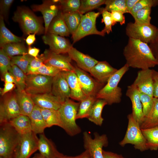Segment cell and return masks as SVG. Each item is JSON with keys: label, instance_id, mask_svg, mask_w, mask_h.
Returning a JSON list of instances; mask_svg holds the SVG:
<instances>
[{"label": "cell", "instance_id": "be15d7a7", "mask_svg": "<svg viewBox=\"0 0 158 158\" xmlns=\"http://www.w3.org/2000/svg\"><path fill=\"white\" fill-rule=\"evenodd\" d=\"M78 155L75 156H68L64 155L62 157L60 158H78Z\"/></svg>", "mask_w": 158, "mask_h": 158}, {"label": "cell", "instance_id": "52a82bcc", "mask_svg": "<svg viewBox=\"0 0 158 158\" xmlns=\"http://www.w3.org/2000/svg\"><path fill=\"white\" fill-rule=\"evenodd\" d=\"M126 33L129 38L150 44L157 38L158 28L151 23L140 25L130 22L126 26Z\"/></svg>", "mask_w": 158, "mask_h": 158}, {"label": "cell", "instance_id": "f35d334b", "mask_svg": "<svg viewBox=\"0 0 158 158\" xmlns=\"http://www.w3.org/2000/svg\"><path fill=\"white\" fill-rule=\"evenodd\" d=\"M105 1V0H81L78 11L83 15L104 4Z\"/></svg>", "mask_w": 158, "mask_h": 158}, {"label": "cell", "instance_id": "9c48e42d", "mask_svg": "<svg viewBox=\"0 0 158 158\" xmlns=\"http://www.w3.org/2000/svg\"><path fill=\"white\" fill-rule=\"evenodd\" d=\"M53 78L39 74L26 75L25 90L31 95L51 93Z\"/></svg>", "mask_w": 158, "mask_h": 158}, {"label": "cell", "instance_id": "277c9868", "mask_svg": "<svg viewBox=\"0 0 158 158\" xmlns=\"http://www.w3.org/2000/svg\"><path fill=\"white\" fill-rule=\"evenodd\" d=\"M80 102H75L69 99L63 102L58 110L60 115L61 127L71 136L76 135L81 129L76 123Z\"/></svg>", "mask_w": 158, "mask_h": 158}, {"label": "cell", "instance_id": "d4e9b609", "mask_svg": "<svg viewBox=\"0 0 158 158\" xmlns=\"http://www.w3.org/2000/svg\"><path fill=\"white\" fill-rule=\"evenodd\" d=\"M17 102L21 114L29 116L35 106L31 95L25 90H15Z\"/></svg>", "mask_w": 158, "mask_h": 158}, {"label": "cell", "instance_id": "836d02e7", "mask_svg": "<svg viewBox=\"0 0 158 158\" xmlns=\"http://www.w3.org/2000/svg\"><path fill=\"white\" fill-rule=\"evenodd\" d=\"M147 142L148 149H158V126L152 128L141 129Z\"/></svg>", "mask_w": 158, "mask_h": 158}, {"label": "cell", "instance_id": "e7e4bbea", "mask_svg": "<svg viewBox=\"0 0 158 158\" xmlns=\"http://www.w3.org/2000/svg\"><path fill=\"white\" fill-rule=\"evenodd\" d=\"M118 158H125L123 157L121 155L118 154Z\"/></svg>", "mask_w": 158, "mask_h": 158}, {"label": "cell", "instance_id": "5b68a950", "mask_svg": "<svg viewBox=\"0 0 158 158\" xmlns=\"http://www.w3.org/2000/svg\"><path fill=\"white\" fill-rule=\"evenodd\" d=\"M0 125V156L13 157L21 135L8 122Z\"/></svg>", "mask_w": 158, "mask_h": 158}, {"label": "cell", "instance_id": "cb8c5ba5", "mask_svg": "<svg viewBox=\"0 0 158 158\" xmlns=\"http://www.w3.org/2000/svg\"><path fill=\"white\" fill-rule=\"evenodd\" d=\"M71 90L70 98L79 102L86 97L83 93L78 78L74 72L62 71Z\"/></svg>", "mask_w": 158, "mask_h": 158}, {"label": "cell", "instance_id": "2e32d148", "mask_svg": "<svg viewBox=\"0 0 158 158\" xmlns=\"http://www.w3.org/2000/svg\"><path fill=\"white\" fill-rule=\"evenodd\" d=\"M42 39L51 51L57 54L68 53L73 47L67 39L58 35L47 33L42 36Z\"/></svg>", "mask_w": 158, "mask_h": 158}, {"label": "cell", "instance_id": "d6986e66", "mask_svg": "<svg viewBox=\"0 0 158 158\" xmlns=\"http://www.w3.org/2000/svg\"><path fill=\"white\" fill-rule=\"evenodd\" d=\"M126 95L130 98L132 103V114L140 126L144 117L140 99V92L137 87L132 84L128 86Z\"/></svg>", "mask_w": 158, "mask_h": 158}, {"label": "cell", "instance_id": "60d3db41", "mask_svg": "<svg viewBox=\"0 0 158 158\" xmlns=\"http://www.w3.org/2000/svg\"><path fill=\"white\" fill-rule=\"evenodd\" d=\"M104 9L110 12L112 11L128 13L126 6L125 0H106Z\"/></svg>", "mask_w": 158, "mask_h": 158}, {"label": "cell", "instance_id": "f1b7e54d", "mask_svg": "<svg viewBox=\"0 0 158 158\" xmlns=\"http://www.w3.org/2000/svg\"><path fill=\"white\" fill-rule=\"evenodd\" d=\"M23 39L12 33L6 27L4 18L0 16V46L1 48L8 44L22 42Z\"/></svg>", "mask_w": 158, "mask_h": 158}, {"label": "cell", "instance_id": "ac0fdd59", "mask_svg": "<svg viewBox=\"0 0 158 158\" xmlns=\"http://www.w3.org/2000/svg\"><path fill=\"white\" fill-rule=\"evenodd\" d=\"M133 84L140 92L154 97L152 69L148 68L139 71Z\"/></svg>", "mask_w": 158, "mask_h": 158}, {"label": "cell", "instance_id": "5bb4252c", "mask_svg": "<svg viewBox=\"0 0 158 158\" xmlns=\"http://www.w3.org/2000/svg\"><path fill=\"white\" fill-rule=\"evenodd\" d=\"M34 11H40L43 15L45 23L44 35L47 34L49 26L54 18L61 10L59 0H44L40 5L31 6Z\"/></svg>", "mask_w": 158, "mask_h": 158}, {"label": "cell", "instance_id": "9a60e30c", "mask_svg": "<svg viewBox=\"0 0 158 158\" xmlns=\"http://www.w3.org/2000/svg\"><path fill=\"white\" fill-rule=\"evenodd\" d=\"M44 64L51 66L60 71L74 72V66L71 63V59L66 56L46 49L43 54Z\"/></svg>", "mask_w": 158, "mask_h": 158}, {"label": "cell", "instance_id": "7bdbcfd3", "mask_svg": "<svg viewBox=\"0 0 158 158\" xmlns=\"http://www.w3.org/2000/svg\"><path fill=\"white\" fill-rule=\"evenodd\" d=\"M101 12L102 16V21L104 23L105 27L102 31L105 34H109L112 31V26L116 23L113 20L111 13L105 10L104 8L102 9Z\"/></svg>", "mask_w": 158, "mask_h": 158}, {"label": "cell", "instance_id": "9f6ffc18", "mask_svg": "<svg viewBox=\"0 0 158 158\" xmlns=\"http://www.w3.org/2000/svg\"><path fill=\"white\" fill-rule=\"evenodd\" d=\"M2 76L4 82L13 83L15 84V81L13 75L9 72L6 73Z\"/></svg>", "mask_w": 158, "mask_h": 158}, {"label": "cell", "instance_id": "e0dca14e", "mask_svg": "<svg viewBox=\"0 0 158 158\" xmlns=\"http://www.w3.org/2000/svg\"><path fill=\"white\" fill-rule=\"evenodd\" d=\"M51 93L62 103L70 98V89L62 71L53 77Z\"/></svg>", "mask_w": 158, "mask_h": 158}, {"label": "cell", "instance_id": "8fae6325", "mask_svg": "<svg viewBox=\"0 0 158 158\" xmlns=\"http://www.w3.org/2000/svg\"><path fill=\"white\" fill-rule=\"evenodd\" d=\"M39 138L32 131L21 135L19 142L14 151V158H29L38 150Z\"/></svg>", "mask_w": 158, "mask_h": 158}, {"label": "cell", "instance_id": "f546056e", "mask_svg": "<svg viewBox=\"0 0 158 158\" xmlns=\"http://www.w3.org/2000/svg\"><path fill=\"white\" fill-rule=\"evenodd\" d=\"M107 104V102L101 99H97L94 104L87 118L91 122L97 125L101 126L104 120L102 114L104 106Z\"/></svg>", "mask_w": 158, "mask_h": 158}, {"label": "cell", "instance_id": "d6a6232c", "mask_svg": "<svg viewBox=\"0 0 158 158\" xmlns=\"http://www.w3.org/2000/svg\"><path fill=\"white\" fill-rule=\"evenodd\" d=\"M40 109L47 128L53 126L61 127V119L58 110L41 108Z\"/></svg>", "mask_w": 158, "mask_h": 158}, {"label": "cell", "instance_id": "7402d4cb", "mask_svg": "<svg viewBox=\"0 0 158 158\" xmlns=\"http://www.w3.org/2000/svg\"><path fill=\"white\" fill-rule=\"evenodd\" d=\"M31 97L35 105L41 108L58 110L62 103L51 93L32 95Z\"/></svg>", "mask_w": 158, "mask_h": 158}, {"label": "cell", "instance_id": "f5cc1de1", "mask_svg": "<svg viewBox=\"0 0 158 158\" xmlns=\"http://www.w3.org/2000/svg\"><path fill=\"white\" fill-rule=\"evenodd\" d=\"M4 87L0 89V94L2 96L12 92L15 88L16 84L13 83L4 82Z\"/></svg>", "mask_w": 158, "mask_h": 158}, {"label": "cell", "instance_id": "91938a15", "mask_svg": "<svg viewBox=\"0 0 158 158\" xmlns=\"http://www.w3.org/2000/svg\"><path fill=\"white\" fill-rule=\"evenodd\" d=\"M104 158H118V154L114 153L103 150Z\"/></svg>", "mask_w": 158, "mask_h": 158}, {"label": "cell", "instance_id": "83f0119b", "mask_svg": "<svg viewBox=\"0 0 158 158\" xmlns=\"http://www.w3.org/2000/svg\"><path fill=\"white\" fill-rule=\"evenodd\" d=\"M8 122L21 135L32 131L30 119L27 116L21 114L11 119Z\"/></svg>", "mask_w": 158, "mask_h": 158}, {"label": "cell", "instance_id": "3957f363", "mask_svg": "<svg viewBox=\"0 0 158 158\" xmlns=\"http://www.w3.org/2000/svg\"><path fill=\"white\" fill-rule=\"evenodd\" d=\"M12 18L14 21L19 23L25 35L44 33L45 28L43 26L42 20L27 7H18Z\"/></svg>", "mask_w": 158, "mask_h": 158}, {"label": "cell", "instance_id": "1f68e13d", "mask_svg": "<svg viewBox=\"0 0 158 158\" xmlns=\"http://www.w3.org/2000/svg\"><path fill=\"white\" fill-rule=\"evenodd\" d=\"M63 13L64 20L70 33L73 35L79 26L83 15L78 11Z\"/></svg>", "mask_w": 158, "mask_h": 158}, {"label": "cell", "instance_id": "f907efd6", "mask_svg": "<svg viewBox=\"0 0 158 158\" xmlns=\"http://www.w3.org/2000/svg\"><path fill=\"white\" fill-rule=\"evenodd\" d=\"M111 13L112 19L116 23H119L121 25L125 23V19L124 13L118 11H112Z\"/></svg>", "mask_w": 158, "mask_h": 158}, {"label": "cell", "instance_id": "11a10c76", "mask_svg": "<svg viewBox=\"0 0 158 158\" xmlns=\"http://www.w3.org/2000/svg\"><path fill=\"white\" fill-rule=\"evenodd\" d=\"M40 50L35 47H32L30 46H28V54L35 58H37L39 56L38 54Z\"/></svg>", "mask_w": 158, "mask_h": 158}, {"label": "cell", "instance_id": "db71d44e", "mask_svg": "<svg viewBox=\"0 0 158 158\" xmlns=\"http://www.w3.org/2000/svg\"><path fill=\"white\" fill-rule=\"evenodd\" d=\"M149 46L154 56L158 60V37L154 42L150 44Z\"/></svg>", "mask_w": 158, "mask_h": 158}, {"label": "cell", "instance_id": "8d00e7d4", "mask_svg": "<svg viewBox=\"0 0 158 158\" xmlns=\"http://www.w3.org/2000/svg\"><path fill=\"white\" fill-rule=\"evenodd\" d=\"M8 71L14 78L17 89L19 90H25L26 75L18 67L15 65H11Z\"/></svg>", "mask_w": 158, "mask_h": 158}, {"label": "cell", "instance_id": "e575fe53", "mask_svg": "<svg viewBox=\"0 0 158 158\" xmlns=\"http://www.w3.org/2000/svg\"><path fill=\"white\" fill-rule=\"evenodd\" d=\"M97 99L96 96H87L80 102L76 119L87 118Z\"/></svg>", "mask_w": 158, "mask_h": 158}, {"label": "cell", "instance_id": "4fadbf2b", "mask_svg": "<svg viewBox=\"0 0 158 158\" xmlns=\"http://www.w3.org/2000/svg\"><path fill=\"white\" fill-rule=\"evenodd\" d=\"M74 67V72L85 95L86 96H96L97 93L104 86V84L93 79L86 71L77 66Z\"/></svg>", "mask_w": 158, "mask_h": 158}, {"label": "cell", "instance_id": "ba28073f", "mask_svg": "<svg viewBox=\"0 0 158 158\" xmlns=\"http://www.w3.org/2000/svg\"><path fill=\"white\" fill-rule=\"evenodd\" d=\"M100 14V12L90 11L83 15L77 29L72 35L73 43L90 35L104 36L105 34L102 30H98L96 27V19Z\"/></svg>", "mask_w": 158, "mask_h": 158}, {"label": "cell", "instance_id": "7c38bea8", "mask_svg": "<svg viewBox=\"0 0 158 158\" xmlns=\"http://www.w3.org/2000/svg\"><path fill=\"white\" fill-rule=\"evenodd\" d=\"M84 146L93 158H104L102 149L103 147L108 144V138L105 134L99 135L97 133H94L92 138L87 132L83 133Z\"/></svg>", "mask_w": 158, "mask_h": 158}, {"label": "cell", "instance_id": "ee69618b", "mask_svg": "<svg viewBox=\"0 0 158 158\" xmlns=\"http://www.w3.org/2000/svg\"><path fill=\"white\" fill-rule=\"evenodd\" d=\"M140 97L142 105L143 113L145 117L148 115L151 109L154 97L140 92Z\"/></svg>", "mask_w": 158, "mask_h": 158}, {"label": "cell", "instance_id": "ab89813d", "mask_svg": "<svg viewBox=\"0 0 158 158\" xmlns=\"http://www.w3.org/2000/svg\"><path fill=\"white\" fill-rule=\"evenodd\" d=\"M152 7H147L137 12L133 17L135 23L140 25L150 23V13Z\"/></svg>", "mask_w": 158, "mask_h": 158}, {"label": "cell", "instance_id": "f6af8a7d", "mask_svg": "<svg viewBox=\"0 0 158 158\" xmlns=\"http://www.w3.org/2000/svg\"><path fill=\"white\" fill-rule=\"evenodd\" d=\"M158 5V0H139L130 12L133 16L139 10L147 7H152Z\"/></svg>", "mask_w": 158, "mask_h": 158}, {"label": "cell", "instance_id": "4316f807", "mask_svg": "<svg viewBox=\"0 0 158 158\" xmlns=\"http://www.w3.org/2000/svg\"><path fill=\"white\" fill-rule=\"evenodd\" d=\"M29 117L32 131L36 134L43 133L47 127L42 114L40 108L35 105Z\"/></svg>", "mask_w": 158, "mask_h": 158}, {"label": "cell", "instance_id": "4dcf8cb0", "mask_svg": "<svg viewBox=\"0 0 158 158\" xmlns=\"http://www.w3.org/2000/svg\"><path fill=\"white\" fill-rule=\"evenodd\" d=\"M158 126V98L153 97L151 109L144 117L140 125L141 129H147Z\"/></svg>", "mask_w": 158, "mask_h": 158}, {"label": "cell", "instance_id": "680465c9", "mask_svg": "<svg viewBox=\"0 0 158 158\" xmlns=\"http://www.w3.org/2000/svg\"><path fill=\"white\" fill-rule=\"evenodd\" d=\"M35 34H32L29 35L25 40L26 44L28 46L32 44L36 40Z\"/></svg>", "mask_w": 158, "mask_h": 158}, {"label": "cell", "instance_id": "bcb514c9", "mask_svg": "<svg viewBox=\"0 0 158 158\" xmlns=\"http://www.w3.org/2000/svg\"><path fill=\"white\" fill-rule=\"evenodd\" d=\"M11 66V58L3 49L0 50V70L2 76L8 71Z\"/></svg>", "mask_w": 158, "mask_h": 158}, {"label": "cell", "instance_id": "94428289", "mask_svg": "<svg viewBox=\"0 0 158 158\" xmlns=\"http://www.w3.org/2000/svg\"><path fill=\"white\" fill-rule=\"evenodd\" d=\"M78 158H93L88 151H85L80 155H78Z\"/></svg>", "mask_w": 158, "mask_h": 158}, {"label": "cell", "instance_id": "ffe728a7", "mask_svg": "<svg viewBox=\"0 0 158 158\" xmlns=\"http://www.w3.org/2000/svg\"><path fill=\"white\" fill-rule=\"evenodd\" d=\"M117 70L106 61H99L90 73L98 82L104 84Z\"/></svg>", "mask_w": 158, "mask_h": 158}, {"label": "cell", "instance_id": "681fc988", "mask_svg": "<svg viewBox=\"0 0 158 158\" xmlns=\"http://www.w3.org/2000/svg\"><path fill=\"white\" fill-rule=\"evenodd\" d=\"M13 1V0L0 1V15L2 16L6 20L8 18L9 9Z\"/></svg>", "mask_w": 158, "mask_h": 158}, {"label": "cell", "instance_id": "816d5d0a", "mask_svg": "<svg viewBox=\"0 0 158 158\" xmlns=\"http://www.w3.org/2000/svg\"><path fill=\"white\" fill-rule=\"evenodd\" d=\"M153 97L158 98V72L152 69Z\"/></svg>", "mask_w": 158, "mask_h": 158}, {"label": "cell", "instance_id": "8992f818", "mask_svg": "<svg viewBox=\"0 0 158 158\" xmlns=\"http://www.w3.org/2000/svg\"><path fill=\"white\" fill-rule=\"evenodd\" d=\"M128 124L125 136L119 143L124 146L127 144L134 145L136 149L142 152L148 150L146 140L143 135L139 123L132 113L128 115Z\"/></svg>", "mask_w": 158, "mask_h": 158}, {"label": "cell", "instance_id": "6f0895ef", "mask_svg": "<svg viewBox=\"0 0 158 158\" xmlns=\"http://www.w3.org/2000/svg\"><path fill=\"white\" fill-rule=\"evenodd\" d=\"M139 0H125L126 6L128 13Z\"/></svg>", "mask_w": 158, "mask_h": 158}, {"label": "cell", "instance_id": "03108f58", "mask_svg": "<svg viewBox=\"0 0 158 158\" xmlns=\"http://www.w3.org/2000/svg\"><path fill=\"white\" fill-rule=\"evenodd\" d=\"M13 157H4L0 156V158H13Z\"/></svg>", "mask_w": 158, "mask_h": 158}, {"label": "cell", "instance_id": "30bf717a", "mask_svg": "<svg viewBox=\"0 0 158 158\" xmlns=\"http://www.w3.org/2000/svg\"><path fill=\"white\" fill-rule=\"evenodd\" d=\"M0 104V124L8 122L21 114L15 92H11L2 96Z\"/></svg>", "mask_w": 158, "mask_h": 158}, {"label": "cell", "instance_id": "74e56055", "mask_svg": "<svg viewBox=\"0 0 158 158\" xmlns=\"http://www.w3.org/2000/svg\"><path fill=\"white\" fill-rule=\"evenodd\" d=\"M33 57L28 54L14 56L10 58L11 64L17 66L26 75L29 65Z\"/></svg>", "mask_w": 158, "mask_h": 158}, {"label": "cell", "instance_id": "6da1fadb", "mask_svg": "<svg viewBox=\"0 0 158 158\" xmlns=\"http://www.w3.org/2000/svg\"><path fill=\"white\" fill-rule=\"evenodd\" d=\"M123 54L129 67L142 70L158 65V60L149 46L139 40L129 38Z\"/></svg>", "mask_w": 158, "mask_h": 158}, {"label": "cell", "instance_id": "6125c7cd", "mask_svg": "<svg viewBox=\"0 0 158 158\" xmlns=\"http://www.w3.org/2000/svg\"><path fill=\"white\" fill-rule=\"evenodd\" d=\"M32 158H46L40 153H37L35 154L34 156Z\"/></svg>", "mask_w": 158, "mask_h": 158}, {"label": "cell", "instance_id": "603a6c76", "mask_svg": "<svg viewBox=\"0 0 158 158\" xmlns=\"http://www.w3.org/2000/svg\"><path fill=\"white\" fill-rule=\"evenodd\" d=\"M38 150L46 158H60L64 155L57 150L52 142L43 133L40 134L39 138Z\"/></svg>", "mask_w": 158, "mask_h": 158}, {"label": "cell", "instance_id": "c3c4849f", "mask_svg": "<svg viewBox=\"0 0 158 158\" xmlns=\"http://www.w3.org/2000/svg\"><path fill=\"white\" fill-rule=\"evenodd\" d=\"M60 71L59 70L51 66L44 64L38 69L35 74H39L53 77Z\"/></svg>", "mask_w": 158, "mask_h": 158}, {"label": "cell", "instance_id": "7dc6e473", "mask_svg": "<svg viewBox=\"0 0 158 158\" xmlns=\"http://www.w3.org/2000/svg\"><path fill=\"white\" fill-rule=\"evenodd\" d=\"M43 54L39 55L37 58L33 57L28 67L26 75L35 74L38 69L44 64Z\"/></svg>", "mask_w": 158, "mask_h": 158}, {"label": "cell", "instance_id": "b9f144b4", "mask_svg": "<svg viewBox=\"0 0 158 158\" xmlns=\"http://www.w3.org/2000/svg\"><path fill=\"white\" fill-rule=\"evenodd\" d=\"M61 11L63 13L77 11L80 8L81 0H59Z\"/></svg>", "mask_w": 158, "mask_h": 158}, {"label": "cell", "instance_id": "484cf974", "mask_svg": "<svg viewBox=\"0 0 158 158\" xmlns=\"http://www.w3.org/2000/svg\"><path fill=\"white\" fill-rule=\"evenodd\" d=\"M47 33L62 37L68 36L71 34L61 10L51 22L48 28Z\"/></svg>", "mask_w": 158, "mask_h": 158}, {"label": "cell", "instance_id": "d590c367", "mask_svg": "<svg viewBox=\"0 0 158 158\" xmlns=\"http://www.w3.org/2000/svg\"><path fill=\"white\" fill-rule=\"evenodd\" d=\"M1 48L10 57L28 54V49L22 42L12 43L5 45Z\"/></svg>", "mask_w": 158, "mask_h": 158}, {"label": "cell", "instance_id": "7a4b0ae2", "mask_svg": "<svg viewBox=\"0 0 158 158\" xmlns=\"http://www.w3.org/2000/svg\"><path fill=\"white\" fill-rule=\"evenodd\" d=\"M129 66L126 64L117 71L109 78L106 84L97 93V99L105 100L107 104L120 102L122 96V89L118 84L124 74L128 71Z\"/></svg>", "mask_w": 158, "mask_h": 158}, {"label": "cell", "instance_id": "44dd1931", "mask_svg": "<svg viewBox=\"0 0 158 158\" xmlns=\"http://www.w3.org/2000/svg\"><path fill=\"white\" fill-rule=\"evenodd\" d=\"M71 60L75 61L77 66L83 71L89 72L98 61L88 55L79 51L73 47L68 53Z\"/></svg>", "mask_w": 158, "mask_h": 158}]
</instances>
